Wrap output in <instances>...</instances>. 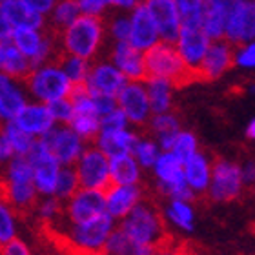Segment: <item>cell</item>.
Returning a JSON list of instances; mask_svg holds the SVG:
<instances>
[{"label":"cell","mask_w":255,"mask_h":255,"mask_svg":"<svg viewBox=\"0 0 255 255\" xmlns=\"http://www.w3.org/2000/svg\"><path fill=\"white\" fill-rule=\"evenodd\" d=\"M108 60L124 75L126 80H144L146 66H144V51L133 48L128 40L123 42H108Z\"/></svg>","instance_id":"17"},{"label":"cell","mask_w":255,"mask_h":255,"mask_svg":"<svg viewBox=\"0 0 255 255\" xmlns=\"http://www.w3.org/2000/svg\"><path fill=\"white\" fill-rule=\"evenodd\" d=\"M144 66H146V77L166 79L175 88L193 80V75L184 66L173 42L159 40L149 49H146L144 51Z\"/></svg>","instance_id":"5"},{"label":"cell","mask_w":255,"mask_h":255,"mask_svg":"<svg viewBox=\"0 0 255 255\" xmlns=\"http://www.w3.org/2000/svg\"><path fill=\"white\" fill-rule=\"evenodd\" d=\"M140 4L146 7L151 20L157 26L160 40L175 42L179 29H181V18L177 13L173 0H140Z\"/></svg>","instance_id":"18"},{"label":"cell","mask_w":255,"mask_h":255,"mask_svg":"<svg viewBox=\"0 0 255 255\" xmlns=\"http://www.w3.org/2000/svg\"><path fill=\"white\" fill-rule=\"evenodd\" d=\"M60 53L80 57L84 60H95L102 57L108 46L106 26L102 16L80 13L69 26L57 33Z\"/></svg>","instance_id":"2"},{"label":"cell","mask_w":255,"mask_h":255,"mask_svg":"<svg viewBox=\"0 0 255 255\" xmlns=\"http://www.w3.org/2000/svg\"><path fill=\"white\" fill-rule=\"evenodd\" d=\"M48 110L55 124H68L71 115H73V106L69 97H62V99H55V101L48 102Z\"/></svg>","instance_id":"44"},{"label":"cell","mask_w":255,"mask_h":255,"mask_svg":"<svg viewBox=\"0 0 255 255\" xmlns=\"http://www.w3.org/2000/svg\"><path fill=\"white\" fill-rule=\"evenodd\" d=\"M13 123L33 138H42L55 126V121L49 115L48 104L31 101V99L24 104L20 112L16 113Z\"/></svg>","instance_id":"20"},{"label":"cell","mask_w":255,"mask_h":255,"mask_svg":"<svg viewBox=\"0 0 255 255\" xmlns=\"http://www.w3.org/2000/svg\"><path fill=\"white\" fill-rule=\"evenodd\" d=\"M75 2L79 5L80 13H84V15L102 16L104 18L112 11L108 0H75Z\"/></svg>","instance_id":"45"},{"label":"cell","mask_w":255,"mask_h":255,"mask_svg":"<svg viewBox=\"0 0 255 255\" xmlns=\"http://www.w3.org/2000/svg\"><path fill=\"white\" fill-rule=\"evenodd\" d=\"M177 254H179V246H173V245H171V241H170L168 245L157 248L153 255H177Z\"/></svg>","instance_id":"54"},{"label":"cell","mask_w":255,"mask_h":255,"mask_svg":"<svg viewBox=\"0 0 255 255\" xmlns=\"http://www.w3.org/2000/svg\"><path fill=\"white\" fill-rule=\"evenodd\" d=\"M246 138H250V140L255 138V121L254 119H250V123H248V126H246Z\"/></svg>","instance_id":"55"},{"label":"cell","mask_w":255,"mask_h":255,"mask_svg":"<svg viewBox=\"0 0 255 255\" xmlns=\"http://www.w3.org/2000/svg\"><path fill=\"white\" fill-rule=\"evenodd\" d=\"M164 221L179 228L181 232H193L195 230V210L190 201H179V199H170L164 206L162 213Z\"/></svg>","instance_id":"31"},{"label":"cell","mask_w":255,"mask_h":255,"mask_svg":"<svg viewBox=\"0 0 255 255\" xmlns=\"http://www.w3.org/2000/svg\"><path fill=\"white\" fill-rule=\"evenodd\" d=\"M57 62L60 64L62 71L66 73V77L69 79V82L73 86L84 84L86 77H88V71H90V60H84L80 57H75V55L68 53H60Z\"/></svg>","instance_id":"36"},{"label":"cell","mask_w":255,"mask_h":255,"mask_svg":"<svg viewBox=\"0 0 255 255\" xmlns=\"http://www.w3.org/2000/svg\"><path fill=\"white\" fill-rule=\"evenodd\" d=\"M42 140L46 142L51 155L60 162V166H73L75 160L79 159V155L82 153V149L88 144L68 124H55L44 135Z\"/></svg>","instance_id":"12"},{"label":"cell","mask_w":255,"mask_h":255,"mask_svg":"<svg viewBox=\"0 0 255 255\" xmlns=\"http://www.w3.org/2000/svg\"><path fill=\"white\" fill-rule=\"evenodd\" d=\"M73 255H106L104 252H91V254H73Z\"/></svg>","instance_id":"58"},{"label":"cell","mask_w":255,"mask_h":255,"mask_svg":"<svg viewBox=\"0 0 255 255\" xmlns=\"http://www.w3.org/2000/svg\"><path fill=\"white\" fill-rule=\"evenodd\" d=\"M128 15H129V37H128V42L131 44L133 48L146 51L153 44L159 42L160 37L159 31H157V26H155V22L151 20L149 13L140 2L133 9L128 11Z\"/></svg>","instance_id":"21"},{"label":"cell","mask_w":255,"mask_h":255,"mask_svg":"<svg viewBox=\"0 0 255 255\" xmlns=\"http://www.w3.org/2000/svg\"><path fill=\"white\" fill-rule=\"evenodd\" d=\"M115 226H117V221L104 212L82 223H68L64 217H60L51 226H46V230L53 232L59 243H62L69 250V254L73 255L102 252Z\"/></svg>","instance_id":"1"},{"label":"cell","mask_w":255,"mask_h":255,"mask_svg":"<svg viewBox=\"0 0 255 255\" xmlns=\"http://www.w3.org/2000/svg\"><path fill=\"white\" fill-rule=\"evenodd\" d=\"M128 80L124 79V75L119 71L113 62L108 60V57H99V59L91 60L90 71L84 80V86L91 93H102V95H112L117 97Z\"/></svg>","instance_id":"15"},{"label":"cell","mask_w":255,"mask_h":255,"mask_svg":"<svg viewBox=\"0 0 255 255\" xmlns=\"http://www.w3.org/2000/svg\"><path fill=\"white\" fill-rule=\"evenodd\" d=\"M144 199L140 184H110L104 190V206L106 213L115 221H121L131 212L133 206Z\"/></svg>","instance_id":"19"},{"label":"cell","mask_w":255,"mask_h":255,"mask_svg":"<svg viewBox=\"0 0 255 255\" xmlns=\"http://www.w3.org/2000/svg\"><path fill=\"white\" fill-rule=\"evenodd\" d=\"M79 184L91 190H106L110 182V159L97 148L95 144H86L82 153L73 164Z\"/></svg>","instance_id":"8"},{"label":"cell","mask_w":255,"mask_h":255,"mask_svg":"<svg viewBox=\"0 0 255 255\" xmlns=\"http://www.w3.org/2000/svg\"><path fill=\"white\" fill-rule=\"evenodd\" d=\"M171 153H175L181 160H186L193 153L199 151V138L193 131L188 129H179L175 135V140L171 144Z\"/></svg>","instance_id":"42"},{"label":"cell","mask_w":255,"mask_h":255,"mask_svg":"<svg viewBox=\"0 0 255 255\" xmlns=\"http://www.w3.org/2000/svg\"><path fill=\"white\" fill-rule=\"evenodd\" d=\"M232 68H234V46L224 38H217L210 42V48L195 71V79L217 80Z\"/></svg>","instance_id":"16"},{"label":"cell","mask_w":255,"mask_h":255,"mask_svg":"<svg viewBox=\"0 0 255 255\" xmlns=\"http://www.w3.org/2000/svg\"><path fill=\"white\" fill-rule=\"evenodd\" d=\"M18 235V215L0 193V245Z\"/></svg>","instance_id":"38"},{"label":"cell","mask_w":255,"mask_h":255,"mask_svg":"<svg viewBox=\"0 0 255 255\" xmlns=\"http://www.w3.org/2000/svg\"><path fill=\"white\" fill-rule=\"evenodd\" d=\"M13 79L24 80L27 77V73L31 71V64L18 49L13 46L11 42H5L4 46V60H2V69Z\"/></svg>","instance_id":"33"},{"label":"cell","mask_w":255,"mask_h":255,"mask_svg":"<svg viewBox=\"0 0 255 255\" xmlns=\"http://www.w3.org/2000/svg\"><path fill=\"white\" fill-rule=\"evenodd\" d=\"M245 191V182L241 175V166L234 160L217 159L212 162V179L208 186V195L215 202L237 201Z\"/></svg>","instance_id":"7"},{"label":"cell","mask_w":255,"mask_h":255,"mask_svg":"<svg viewBox=\"0 0 255 255\" xmlns=\"http://www.w3.org/2000/svg\"><path fill=\"white\" fill-rule=\"evenodd\" d=\"M22 2H24L29 9L37 11L38 15L48 16L49 11L53 9V5H55V2H57V0H22Z\"/></svg>","instance_id":"49"},{"label":"cell","mask_w":255,"mask_h":255,"mask_svg":"<svg viewBox=\"0 0 255 255\" xmlns=\"http://www.w3.org/2000/svg\"><path fill=\"white\" fill-rule=\"evenodd\" d=\"M230 2H239V0H230Z\"/></svg>","instance_id":"59"},{"label":"cell","mask_w":255,"mask_h":255,"mask_svg":"<svg viewBox=\"0 0 255 255\" xmlns=\"http://www.w3.org/2000/svg\"><path fill=\"white\" fill-rule=\"evenodd\" d=\"M4 46H5V42L0 40V69H2V60H4Z\"/></svg>","instance_id":"57"},{"label":"cell","mask_w":255,"mask_h":255,"mask_svg":"<svg viewBox=\"0 0 255 255\" xmlns=\"http://www.w3.org/2000/svg\"><path fill=\"white\" fill-rule=\"evenodd\" d=\"M210 42H212V38L202 31L201 26H181V29H179V35H177L173 44H175L177 51L181 55L188 71L193 75V79H195V71L199 68V64L202 62L208 48H210Z\"/></svg>","instance_id":"13"},{"label":"cell","mask_w":255,"mask_h":255,"mask_svg":"<svg viewBox=\"0 0 255 255\" xmlns=\"http://www.w3.org/2000/svg\"><path fill=\"white\" fill-rule=\"evenodd\" d=\"M79 177L75 171L73 166H60V171L57 175V182H55V191L53 195L60 201H68L69 197L73 195L75 191L79 190Z\"/></svg>","instance_id":"40"},{"label":"cell","mask_w":255,"mask_h":255,"mask_svg":"<svg viewBox=\"0 0 255 255\" xmlns=\"http://www.w3.org/2000/svg\"><path fill=\"white\" fill-rule=\"evenodd\" d=\"M104 212H106L104 190H91V188L80 186L68 201H64L62 217L68 223H82Z\"/></svg>","instance_id":"14"},{"label":"cell","mask_w":255,"mask_h":255,"mask_svg":"<svg viewBox=\"0 0 255 255\" xmlns=\"http://www.w3.org/2000/svg\"><path fill=\"white\" fill-rule=\"evenodd\" d=\"M11 33H13V27H11V24L7 22V18L2 15V11H0V40H2V42H9Z\"/></svg>","instance_id":"53"},{"label":"cell","mask_w":255,"mask_h":255,"mask_svg":"<svg viewBox=\"0 0 255 255\" xmlns=\"http://www.w3.org/2000/svg\"><path fill=\"white\" fill-rule=\"evenodd\" d=\"M0 131L4 133L5 138L9 140L11 148L15 151V155H26L31 148V144L35 138L29 137L26 131H22L20 128L16 126L13 121H4L0 123Z\"/></svg>","instance_id":"39"},{"label":"cell","mask_w":255,"mask_h":255,"mask_svg":"<svg viewBox=\"0 0 255 255\" xmlns=\"http://www.w3.org/2000/svg\"><path fill=\"white\" fill-rule=\"evenodd\" d=\"M29 101L24 82L0 71V123L13 121Z\"/></svg>","instance_id":"22"},{"label":"cell","mask_w":255,"mask_h":255,"mask_svg":"<svg viewBox=\"0 0 255 255\" xmlns=\"http://www.w3.org/2000/svg\"><path fill=\"white\" fill-rule=\"evenodd\" d=\"M177 255H195V254H193L190 248H186V246H179V254Z\"/></svg>","instance_id":"56"},{"label":"cell","mask_w":255,"mask_h":255,"mask_svg":"<svg viewBox=\"0 0 255 255\" xmlns=\"http://www.w3.org/2000/svg\"><path fill=\"white\" fill-rule=\"evenodd\" d=\"M79 15L80 9L75 0H57L53 9L49 11V15L46 16V27L59 33L66 26H69Z\"/></svg>","instance_id":"32"},{"label":"cell","mask_w":255,"mask_h":255,"mask_svg":"<svg viewBox=\"0 0 255 255\" xmlns=\"http://www.w3.org/2000/svg\"><path fill=\"white\" fill-rule=\"evenodd\" d=\"M155 250L157 248H153V246L138 245L133 239H129L119 226L113 228L106 245L102 248V252L106 255H153Z\"/></svg>","instance_id":"30"},{"label":"cell","mask_w":255,"mask_h":255,"mask_svg":"<svg viewBox=\"0 0 255 255\" xmlns=\"http://www.w3.org/2000/svg\"><path fill=\"white\" fill-rule=\"evenodd\" d=\"M128 126H129V123L124 117V113L119 108H115V110L101 117V129L99 131H113V129H123V128Z\"/></svg>","instance_id":"46"},{"label":"cell","mask_w":255,"mask_h":255,"mask_svg":"<svg viewBox=\"0 0 255 255\" xmlns=\"http://www.w3.org/2000/svg\"><path fill=\"white\" fill-rule=\"evenodd\" d=\"M160 151H162V149L159 148V144H157L155 138L138 135L137 142L133 146L131 155L135 157V160H137L138 166H140L142 170H149V168L153 166L155 160H157Z\"/></svg>","instance_id":"37"},{"label":"cell","mask_w":255,"mask_h":255,"mask_svg":"<svg viewBox=\"0 0 255 255\" xmlns=\"http://www.w3.org/2000/svg\"><path fill=\"white\" fill-rule=\"evenodd\" d=\"M149 170L153 171L159 191L168 199H179V201L195 199V193L190 190L182 175V160L175 153H171L170 149L160 151Z\"/></svg>","instance_id":"6"},{"label":"cell","mask_w":255,"mask_h":255,"mask_svg":"<svg viewBox=\"0 0 255 255\" xmlns=\"http://www.w3.org/2000/svg\"><path fill=\"white\" fill-rule=\"evenodd\" d=\"M33 170V184L37 188L38 197L53 195L57 175L60 171V162L55 159L42 138H35L29 151L26 153Z\"/></svg>","instance_id":"9"},{"label":"cell","mask_w":255,"mask_h":255,"mask_svg":"<svg viewBox=\"0 0 255 255\" xmlns=\"http://www.w3.org/2000/svg\"><path fill=\"white\" fill-rule=\"evenodd\" d=\"M0 11L7 18L13 29H42L46 27V16L29 9L22 0H5L0 4Z\"/></svg>","instance_id":"25"},{"label":"cell","mask_w":255,"mask_h":255,"mask_svg":"<svg viewBox=\"0 0 255 255\" xmlns=\"http://www.w3.org/2000/svg\"><path fill=\"white\" fill-rule=\"evenodd\" d=\"M138 135L140 133L131 129V126L123 128V129H113V131H99L97 137L93 138V144L110 159L115 155L131 153Z\"/></svg>","instance_id":"24"},{"label":"cell","mask_w":255,"mask_h":255,"mask_svg":"<svg viewBox=\"0 0 255 255\" xmlns=\"http://www.w3.org/2000/svg\"><path fill=\"white\" fill-rule=\"evenodd\" d=\"M88 91H90V90H88ZM90 93H91V91H90ZM91 97H93V106H95V112L99 113V117L106 115V113H110L112 110H115V108H117V101H115V97H112V95L91 93Z\"/></svg>","instance_id":"48"},{"label":"cell","mask_w":255,"mask_h":255,"mask_svg":"<svg viewBox=\"0 0 255 255\" xmlns=\"http://www.w3.org/2000/svg\"><path fill=\"white\" fill-rule=\"evenodd\" d=\"M110 7L115 11H129L140 2V0H108Z\"/></svg>","instance_id":"52"},{"label":"cell","mask_w":255,"mask_h":255,"mask_svg":"<svg viewBox=\"0 0 255 255\" xmlns=\"http://www.w3.org/2000/svg\"><path fill=\"white\" fill-rule=\"evenodd\" d=\"M181 26H201L204 0H173Z\"/></svg>","instance_id":"41"},{"label":"cell","mask_w":255,"mask_h":255,"mask_svg":"<svg viewBox=\"0 0 255 255\" xmlns=\"http://www.w3.org/2000/svg\"><path fill=\"white\" fill-rule=\"evenodd\" d=\"M22 82L26 86L27 97L31 101L44 102V104H48L55 99L69 97L73 90V84L69 82L57 60H49V62L31 68V71Z\"/></svg>","instance_id":"4"},{"label":"cell","mask_w":255,"mask_h":255,"mask_svg":"<svg viewBox=\"0 0 255 255\" xmlns=\"http://www.w3.org/2000/svg\"><path fill=\"white\" fill-rule=\"evenodd\" d=\"M149 131L153 133V138L157 140L159 148L162 151L166 149H171V144L175 140V135L181 129V123L177 115H173L171 112H164V113H153L149 117L148 124Z\"/></svg>","instance_id":"27"},{"label":"cell","mask_w":255,"mask_h":255,"mask_svg":"<svg viewBox=\"0 0 255 255\" xmlns=\"http://www.w3.org/2000/svg\"><path fill=\"white\" fill-rule=\"evenodd\" d=\"M117 108L124 113L131 128H146L149 117L153 115L149 108L148 93L144 80H128L115 97Z\"/></svg>","instance_id":"10"},{"label":"cell","mask_w":255,"mask_h":255,"mask_svg":"<svg viewBox=\"0 0 255 255\" xmlns=\"http://www.w3.org/2000/svg\"><path fill=\"white\" fill-rule=\"evenodd\" d=\"M0 255H33V250L29 248L26 241H22L16 235L15 239L7 241L0 246Z\"/></svg>","instance_id":"47"},{"label":"cell","mask_w":255,"mask_h":255,"mask_svg":"<svg viewBox=\"0 0 255 255\" xmlns=\"http://www.w3.org/2000/svg\"><path fill=\"white\" fill-rule=\"evenodd\" d=\"M232 4L234 2H230V0H204L201 27L212 40L223 38L224 20H226V15H228Z\"/></svg>","instance_id":"26"},{"label":"cell","mask_w":255,"mask_h":255,"mask_svg":"<svg viewBox=\"0 0 255 255\" xmlns=\"http://www.w3.org/2000/svg\"><path fill=\"white\" fill-rule=\"evenodd\" d=\"M2 2H5V0H0V4H2Z\"/></svg>","instance_id":"60"},{"label":"cell","mask_w":255,"mask_h":255,"mask_svg":"<svg viewBox=\"0 0 255 255\" xmlns=\"http://www.w3.org/2000/svg\"><path fill=\"white\" fill-rule=\"evenodd\" d=\"M0 246H2V245H0Z\"/></svg>","instance_id":"61"},{"label":"cell","mask_w":255,"mask_h":255,"mask_svg":"<svg viewBox=\"0 0 255 255\" xmlns=\"http://www.w3.org/2000/svg\"><path fill=\"white\" fill-rule=\"evenodd\" d=\"M117 223L119 228L138 245L160 248V246L170 243V235L166 230V221L162 217V212L151 201L142 199L140 202H137L131 212Z\"/></svg>","instance_id":"3"},{"label":"cell","mask_w":255,"mask_h":255,"mask_svg":"<svg viewBox=\"0 0 255 255\" xmlns=\"http://www.w3.org/2000/svg\"><path fill=\"white\" fill-rule=\"evenodd\" d=\"M241 175H243V182H245V186L248 184H254L255 181V164L254 160H248L245 164L241 166Z\"/></svg>","instance_id":"51"},{"label":"cell","mask_w":255,"mask_h":255,"mask_svg":"<svg viewBox=\"0 0 255 255\" xmlns=\"http://www.w3.org/2000/svg\"><path fill=\"white\" fill-rule=\"evenodd\" d=\"M212 162L213 160L201 149L191 157H188L186 160H182L184 181L195 195H202L208 191L210 179H212Z\"/></svg>","instance_id":"23"},{"label":"cell","mask_w":255,"mask_h":255,"mask_svg":"<svg viewBox=\"0 0 255 255\" xmlns=\"http://www.w3.org/2000/svg\"><path fill=\"white\" fill-rule=\"evenodd\" d=\"M144 88H146V93H148L151 113L171 112L175 86L171 84L170 80L159 79V77H146L144 79Z\"/></svg>","instance_id":"29"},{"label":"cell","mask_w":255,"mask_h":255,"mask_svg":"<svg viewBox=\"0 0 255 255\" xmlns=\"http://www.w3.org/2000/svg\"><path fill=\"white\" fill-rule=\"evenodd\" d=\"M108 42H123L129 37V15L128 11L112 9L104 16Z\"/></svg>","instance_id":"34"},{"label":"cell","mask_w":255,"mask_h":255,"mask_svg":"<svg viewBox=\"0 0 255 255\" xmlns=\"http://www.w3.org/2000/svg\"><path fill=\"white\" fill-rule=\"evenodd\" d=\"M223 38L232 46L254 42L255 38V2L239 0L230 5L226 20H224Z\"/></svg>","instance_id":"11"},{"label":"cell","mask_w":255,"mask_h":255,"mask_svg":"<svg viewBox=\"0 0 255 255\" xmlns=\"http://www.w3.org/2000/svg\"><path fill=\"white\" fill-rule=\"evenodd\" d=\"M33 212L37 215V219L46 226H51L53 223H57L62 217L64 212V202L60 199H57L55 195H44L38 197V201L33 206Z\"/></svg>","instance_id":"35"},{"label":"cell","mask_w":255,"mask_h":255,"mask_svg":"<svg viewBox=\"0 0 255 255\" xmlns=\"http://www.w3.org/2000/svg\"><path fill=\"white\" fill-rule=\"evenodd\" d=\"M234 66L239 69H254L255 68V44L246 42L234 46Z\"/></svg>","instance_id":"43"},{"label":"cell","mask_w":255,"mask_h":255,"mask_svg":"<svg viewBox=\"0 0 255 255\" xmlns=\"http://www.w3.org/2000/svg\"><path fill=\"white\" fill-rule=\"evenodd\" d=\"M15 157V151H13V148H11L9 140L5 138V135L2 131H0V166L5 164L9 159H13Z\"/></svg>","instance_id":"50"},{"label":"cell","mask_w":255,"mask_h":255,"mask_svg":"<svg viewBox=\"0 0 255 255\" xmlns=\"http://www.w3.org/2000/svg\"><path fill=\"white\" fill-rule=\"evenodd\" d=\"M142 168L131 153L110 157V182L112 184H140Z\"/></svg>","instance_id":"28"}]
</instances>
